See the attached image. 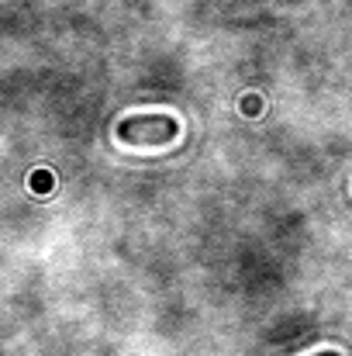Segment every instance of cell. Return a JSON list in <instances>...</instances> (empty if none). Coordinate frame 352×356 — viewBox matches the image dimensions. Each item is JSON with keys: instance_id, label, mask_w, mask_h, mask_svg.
<instances>
[{"instance_id": "6da1fadb", "label": "cell", "mask_w": 352, "mask_h": 356, "mask_svg": "<svg viewBox=\"0 0 352 356\" xmlns=\"http://www.w3.org/2000/svg\"><path fill=\"white\" fill-rule=\"evenodd\" d=\"M180 124L169 118V115H152V118H128L121 121L117 135L124 142H149V145H159V142H169L176 138Z\"/></svg>"}, {"instance_id": "7a4b0ae2", "label": "cell", "mask_w": 352, "mask_h": 356, "mask_svg": "<svg viewBox=\"0 0 352 356\" xmlns=\"http://www.w3.org/2000/svg\"><path fill=\"white\" fill-rule=\"evenodd\" d=\"M315 356H342V353H339V350H318Z\"/></svg>"}]
</instances>
